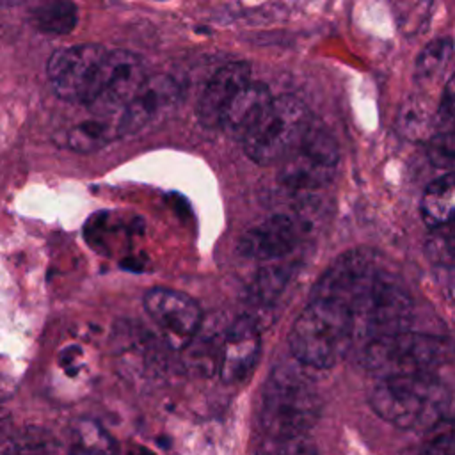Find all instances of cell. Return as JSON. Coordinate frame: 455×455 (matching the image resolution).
Returning a JSON list of instances; mask_svg holds the SVG:
<instances>
[{"label": "cell", "instance_id": "obj_17", "mask_svg": "<svg viewBox=\"0 0 455 455\" xmlns=\"http://www.w3.org/2000/svg\"><path fill=\"white\" fill-rule=\"evenodd\" d=\"M421 219L432 229L455 226V171L427 185L419 201Z\"/></svg>", "mask_w": 455, "mask_h": 455}, {"label": "cell", "instance_id": "obj_14", "mask_svg": "<svg viewBox=\"0 0 455 455\" xmlns=\"http://www.w3.org/2000/svg\"><path fill=\"white\" fill-rule=\"evenodd\" d=\"M300 240V224L286 213H275L247 229L240 242L238 252L254 261H275L286 258Z\"/></svg>", "mask_w": 455, "mask_h": 455}, {"label": "cell", "instance_id": "obj_12", "mask_svg": "<svg viewBox=\"0 0 455 455\" xmlns=\"http://www.w3.org/2000/svg\"><path fill=\"white\" fill-rule=\"evenodd\" d=\"M180 85L171 75H148L119 114V139L133 135L167 116L180 101Z\"/></svg>", "mask_w": 455, "mask_h": 455}, {"label": "cell", "instance_id": "obj_25", "mask_svg": "<svg viewBox=\"0 0 455 455\" xmlns=\"http://www.w3.org/2000/svg\"><path fill=\"white\" fill-rule=\"evenodd\" d=\"M453 52V43L451 39L446 37H439L430 41L418 55L416 64H414V75L418 78H428L434 73H437L446 60L450 59Z\"/></svg>", "mask_w": 455, "mask_h": 455}, {"label": "cell", "instance_id": "obj_3", "mask_svg": "<svg viewBox=\"0 0 455 455\" xmlns=\"http://www.w3.org/2000/svg\"><path fill=\"white\" fill-rule=\"evenodd\" d=\"M448 391L432 375H402L380 379L370 393V405L384 421L412 430H428L448 409Z\"/></svg>", "mask_w": 455, "mask_h": 455}, {"label": "cell", "instance_id": "obj_31", "mask_svg": "<svg viewBox=\"0 0 455 455\" xmlns=\"http://www.w3.org/2000/svg\"><path fill=\"white\" fill-rule=\"evenodd\" d=\"M444 288L448 297L455 302V268L446 270V281H444Z\"/></svg>", "mask_w": 455, "mask_h": 455}, {"label": "cell", "instance_id": "obj_2", "mask_svg": "<svg viewBox=\"0 0 455 455\" xmlns=\"http://www.w3.org/2000/svg\"><path fill=\"white\" fill-rule=\"evenodd\" d=\"M288 341L293 359L313 370L331 368L354 345L352 309L331 299L309 297Z\"/></svg>", "mask_w": 455, "mask_h": 455}, {"label": "cell", "instance_id": "obj_18", "mask_svg": "<svg viewBox=\"0 0 455 455\" xmlns=\"http://www.w3.org/2000/svg\"><path fill=\"white\" fill-rule=\"evenodd\" d=\"M119 116H89L73 124L66 133V144L76 153H91L119 139Z\"/></svg>", "mask_w": 455, "mask_h": 455}, {"label": "cell", "instance_id": "obj_26", "mask_svg": "<svg viewBox=\"0 0 455 455\" xmlns=\"http://www.w3.org/2000/svg\"><path fill=\"white\" fill-rule=\"evenodd\" d=\"M430 164L446 172L455 171V130H439L427 140Z\"/></svg>", "mask_w": 455, "mask_h": 455}, {"label": "cell", "instance_id": "obj_21", "mask_svg": "<svg viewBox=\"0 0 455 455\" xmlns=\"http://www.w3.org/2000/svg\"><path fill=\"white\" fill-rule=\"evenodd\" d=\"M9 455H62V448L46 428L25 427L9 439Z\"/></svg>", "mask_w": 455, "mask_h": 455}, {"label": "cell", "instance_id": "obj_32", "mask_svg": "<svg viewBox=\"0 0 455 455\" xmlns=\"http://www.w3.org/2000/svg\"><path fill=\"white\" fill-rule=\"evenodd\" d=\"M126 455H156V453H155L153 450L146 448V446L137 444V446H132V448L126 451Z\"/></svg>", "mask_w": 455, "mask_h": 455}, {"label": "cell", "instance_id": "obj_24", "mask_svg": "<svg viewBox=\"0 0 455 455\" xmlns=\"http://www.w3.org/2000/svg\"><path fill=\"white\" fill-rule=\"evenodd\" d=\"M256 455H318L315 443L306 435H267Z\"/></svg>", "mask_w": 455, "mask_h": 455}, {"label": "cell", "instance_id": "obj_15", "mask_svg": "<svg viewBox=\"0 0 455 455\" xmlns=\"http://www.w3.org/2000/svg\"><path fill=\"white\" fill-rule=\"evenodd\" d=\"M251 82V66L245 60H231L220 66L206 82L197 105L196 116L204 128H222V121L233 100Z\"/></svg>", "mask_w": 455, "mask_h": 455}, {"label": "cell", "instance_id": "obj_10", "mask_svg": "<svg viewBox=\"0 0 455 455\" xmlns=\"http://www.w3.org/2000/svg\"><path fill=\"white\" fill-rule=\"evenodd\" d=\"M144 307L158 327L167 347L185 350L203 325L197 302L183 291L156 286L146 291Z\"/></svg>", "mask_w": 455, "mask_h": 455}, {"label": "cell", "instance_id": "obj_23", "mask_svg": "<svg viewBox=\"0 0 455 455\" xmlns=\"http://www.w3.org/2000/svg\"><path fill=\"white\" fill-rule=\"evenodd\" d=\"M425 256L435 267L455 268V226L434 229L425 242Z\"/></svg>", "mask_w": 455, "mask_h": 455}, {"label": "cell", "instance_id": "obj_1", "mask_svg": "<svg viewBox=\"0 0 455 455\" xmlns=\"http://www.w3.org/2000/svg\"><path fill=\"white\" fill-rule=\"evenodd\" d=\"M300 361L277 364L263 387L261 427L267 435L307 434L320 418L322 400Z\"/></svg>", "mask_w": 455, "mask_h": 455}, {"label": "cell", "instance_id": "obj_6", "mask_svg": "<svg viewBox=\"0 0 455 455\" xmlns=\"http://www.w3.org/2000/svg\"><path fill=\"white\" fill-rule=\"evenodd\" d=\"M411 318L412 300L407 290L379 272L352 307L354 343L364 347L377 338L405 331Z\"/></svg>", "mask_w": 455, "mask_h": 455}, {"label": "cell", "instance_id": "obj_27", "mask_svg": "<svg viewBox=\"0 0 455 455\" xmlns=\"http://www.w3.org/2000/svg\"><path fill=\"white\" fill-rule=\"evenodd\" d=\"M430 123L435 126L434 121H428V112L425 107L419 105L418 100H412L407 107L402 108L400 112V132L409 137V139H421V140H428L432 135L428 133V126Z\"/></svg>", "mask_w": 455, "mask_h": 455}, {"label": "cell", "instance_id": "obj_28", "mask_svg": "<svg viewBox=\"0 0 455 455\" xmlns=\"http://www.w3.org/2000/svg\"><path fill=\"white\" fill-rule=\"evenodd\" d=\"M428 432L430 435L419 455H455V427H450L441 419L428 428Z\"/></svg>", "mask_w": 455, "mask_h": 455}, {"label": "cell", "instance_id": "obj_20", "mask_svg": "<svg viewBox=\"0 0 455 455\" xmlns=\"http://www.w3.org/2000/svg\"><path fill=\"white\" fill-rule=\"evenodd\" d=\"M34 25L46 34H69L78 23V9L73 0H43L32 11Z\"/></svg>", "mask_w": 455, "mask_h": 455}, {"label": "cell", "instance_id": "obj_29", "mask_svg": "<svg viewBox=\"0 0 455 455\" xmlns=\"http://www.w3.org/2000/svg\"><path fill=\"white\" fill-rule=\"evenodd\" d=\"M439 130H455V73L446 82L435 108V132Z\"/></svg>", "mask_w": 455, "mask_h": 455}, {"label": "cell", "instance_id": "obj_16", "mask_svg": "<svg viewBox=\"0 0 455 455\" xmlns=\"http://www.w3.org/2000/svg\"><path fill=\"white\" fill-rule=\"evenodd\" d=\"M272 100V92L265 84L249 82L229 105L220 130L242 142L263 117Z\"/></svg>", "mask_w": 455, "mask_h": 455}, {"label": "cell", "instance_id": "obj_30", "mask_svg": "<svg viewBox=\"0 0 455 455\" xmlns=\"http://www.w3.org/2000/svg\"><path fill=\"white\" fill-rule=\"evenodd\" d=\"M11 428H12V419L7 409L0 407V446L11 437Z\"/></svg>", "mask_w": 455, "mask_h": 455}, {"label": "cell", "instance_id": "obj_7", "mask_svg": "<svg viewBox=\"0 0 455 455\" xmlns=\"http://www.w3.org/2000/svg\"><path fill=\"white\" fill-rule=\"evenodd\" d=\"M338 162L339 148L332 133L311 123L297 148L281 162L279 181L297 192L315 190L334 178Z\"/></svg>", "mask_w": 455, "mask_h": 455}, {"label": "cell", "instance_id": "obj_13", "mask_svg": "<svg viewBox=\"0 0 455 455\" xmlns=\"http://www.w3.org/2000/svg\"><path fill=\"white\" fill-rule=\"evenodd\" d=\"M259 331L258 320L251 315H240L224 331L219 375L226 384L242 382L254 370L261 347Z\"/></svg>", "mask_w": 455, "mask_h": 455}, {"label": "cell", "instance_id": "obj_5", "mask_svg": "<svg viewBox=\"0 0 455 455\" xmlns=\"http://www.w3.org/2000/svg\"><path fill=\"white\" fill-rule=\"evenodd\" d=\"M311 123V112L304 101L290 94L274 98L263 117L242 140L243 151L259 165L281 164L302 140Z\"/></svg>", "mask_w": 455, "mask_h": 455}, {"label": "cell", "instance_id": "obj_8", "mask_svg": "<svg viewBox=\"0 0 455 455\" xmlns=\"http://www.w3.org/2000/svg\"><path fill=\"white\" fill-rule=\"evenodd\" d=\"M108 48L84 43L55 50L46 62V76L53 92L71 103L87 105L94 96Z\"/></svg>", "mask_w": 455, "mask_h": 455}, {"label": "cell", "instance_id": "obj_4", "mask_svg": "<svg viewBox=\"0 0 455 455\" xmlns=\"http://www.w3.org/2000/svg\"><path fill=\"white\" fill-rule=\"evenodd\" d=\"M448 354L450 348L443 339L405 329L366 343L361 359L370 373L387 379L432 373Z\"/></svg>", "mask_w": 455, "mask_h": 455}, {"label": "cell", "instance_id": "obj_22", "mask_svg": "<svg viewBox=\"0 0 455 455\" xmlns=\"http://www.w3.org/2000/svg\"><path fill=\"white\" fill-rule=\"evenodd\" d=\"M68 455H117V450L110 435L98 423L80 421Z\"/></svg>", "mask_w": 455, "mask_h": 455}, {"label": "cell", "instance_id": "obj_11", "mask_svg": "<svg viewBox=\"0 0 455 455\" xmlns=\"http://www.w3.org/2000/svg\"><path fill=\"white\" fill-rule=\"evenodd\" d=\"M379 272L377 261L370 251L352 249L336 258L320 275L311 290V297L331 299L352 309Z\"/></svg>", "mask_w": 455, "mask_h": 455}, {"label": "cell", "instance_id": "obj_19", "mask_svg": "<svg viewBox=\"0 0 455 455\" xmlns=\"http://www.w3.org/2000/svg\"><path fill=\"white\" fill-rule=\"evenodd\" d=\"M293 274V267L284 258L275 261H267L258 274L254 275L252 283L247 288V299L252 307L258 311H265L274 307L277 299L286 290Z\"/></svg>", "mask_w": 455, "mask_h": 455}, {"label": "cell", "instance_id": "obj_9", "mask_svg": "<svg viewBox=\"0 0 455 455\" xmlns=\"http://www.w3.org/2000/svg\"><path fill=\"white\" fill-rule=\"evenodd\" d=\"M146 76V68L139 55L128 50H108L94 96L85 105L87 110L101 116H119Z\"/></svg>", "mask_w": 455, "mask_h": 455}]
</instances>
